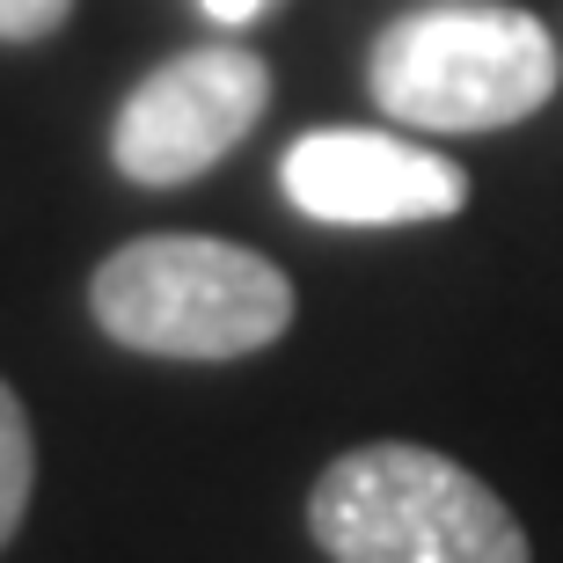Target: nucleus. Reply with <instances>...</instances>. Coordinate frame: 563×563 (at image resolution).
<instances>
[{"label":"nucleus","mask_w":563,"mask_h":563,"mask_svg":"<svg viewBox=\"0 0 563 563\" xmlns=\"http://www.w3.org/2000/svg\"><path fill=\"white\" fill-rule=\"evenodd\" d=\"M308 534L336 563H534L512 505L410 439L336 454L314 476Z\"/></svg>","instance_id":"obj_1"},{"label":"nucleus","mask_w":563,"mask_h":563,"mask_svg":"<svg viewBox=\"0 0 563 563\" xmlns=\"http://www.w3.org/2000/svg\"><path fill=\"white\" fill-rule=\"evenodd\" d=\"M366 88L396 125L498 132L556 96V37L505 0H439L374 37Z\"/></svg>","instance_id":"obj_2"},{"label":"nucleus","mask_w":563,"mask_h":563,"mask_svg":"<svg viewBox=\"0 0 563 563\" xmlns=\"http://www.w3.org/2000/svg\"><path fill=\"white\" fill-rule=\"evenodd\" d=\"M88 308L125 352L250 358L292 330V286L272 256L212 234H146L103 256Z\"/></svg>","instance_id":"obj_3"},{"label":"nucleus","mask_w":563,"mask_h":563,"mask_svg":"<svg viewBox=\"0 0 563 563\" xmlns=\"http://www.w3.org/2000/svg\"><path fill=\"white\" fill-rule=\"evenodd\" d=\"M272 103V66L242 44H198L154 66L110 125V162L146 190L198 184L220 154L256 132Z\"/></svg>","instance_id":"obj_4"},{"label":"nucleus","mask_w":563,"mask_h":563,"mask_svg":"<svg viewBox=\"0 0 563 563\" xmlns=\"http://www.w3.org/2000/svg\"><path fill=\"white\" fill-rule=\"evenodd\" d=\"M278 184L308 220L330 228H402V220H446L468 206V176L432 146L396 132H308L286 146Z\"/></svg>","instance_id":"obj_5"},{"label":"nucleus","mask_w":563,"mask_h":563,"mask_svg":"<svg viewBox=\"0 0 563 563\" xmlns=\"http://www.w3.org/2000/svg\"><path fill=\"white\" fill-rule=\"evenodd\" d=\"M30 483H37V446H30V418H22L15 388L0 380V549L15 542L22 512H30Z\"/></svg>","instance_id":"obj_6"},{"label":"nucleus","mask_w":563,"mask_h":563,"mask_svg":"<svg viewBox=\"0 0 563 563\" xmlns=\"http://www.w3.org/2000/svg\"><path fill=\"white\" fill-rule=\"evenodd\" d=\"M74 0H0V44H44L59 37Z\"/></svg>","instance_id":"obj_7"},{"label":"nucleus","mask_w":563,"mask_h":563,"mask_svg":"<svg viewBox=\"0 0 563 563\" xmlns=\"http://www.w3.org/2000/svg\"><path fill=\"white\" fill-rule=\"evenodd\" d=\"M198 8H206L212 22H228V30H234V22H256L264 8H272V0H198Z\"/></svg>","instance_id":"obj_8"}]
</instances>
